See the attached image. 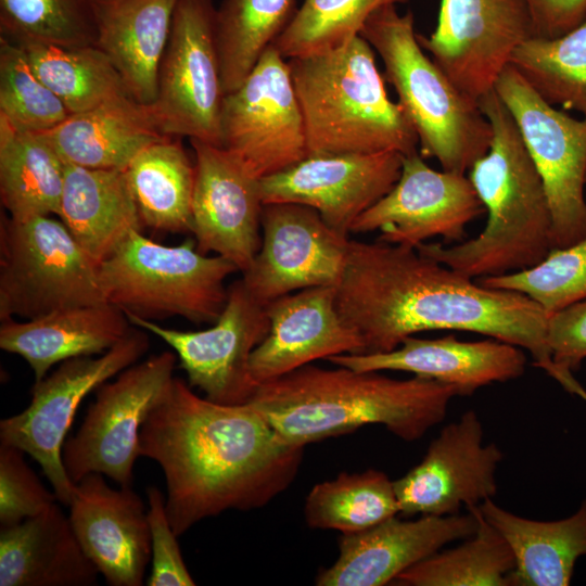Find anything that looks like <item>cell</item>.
Listing matches in <instances>:
<instances>
[{"label": "cell", "mask_w": 586, "mask_h": 586, "mask_svg": "<svg viewBox=\"0 0 586 586\" xmlns=\"http://www.w3.org/2000/svg\"><path fill=\"white\" fill-rule=\"evenodd\" d=\"M266 310L270 330L250 359L257 385L317 359L365 353L362 337L337 308L335 286L286 294L267 304Z\"/></svg>", "instance_id": "cell-23"}, {"label": "cell", "mask_w": 586, "mask_h": 586, "mask_svg": "<svg viewBox=\"0 0 586 586\" xmlns=\"http://www.w3.org/2000/svg\"><path fill=\"white\" fill-rule=\"evenodd\" d=\"M309 155L418 152V137L385 90L374 50L360 35L319 54L289 59Z\"/></svg>", "instance_id": "cell-5"}, {"label": "cell", "mask_w": 586, "mask_h": 586, "mask_svg": "<svg viewBox=\"0 0 586 586\" xmlns=\"http://www.w3.org/2000/svg\"><path fill=\"white\" fill-rule=\"evenodd\" d=\"M546 339L553 365L549 375L577 370L586 358V300L550 315Z\"/></svg>", "instance_id": "cell-44"}, {"label": "cell", "mask_w": 586, "mask_h": 586, "mask_svg": "<svg viewBox=\"0 0 586 586\" xmlns=\"http://www.w3.org/2000/svg\"><path fill=\"white\" fill-rule=\"evenodd\" d=\"M131 326L143 329L170 346L191 387L224 405L249 403L257 384L250 370L254 349L270 330L266 306L256 301L242 279L228 286L226 305L213 326L181 331L126 314Z\"/></svg>", "instance_id": "cell-14"}, {"label": "cell", "mask_w": 586, "mask_h": 586, "mask_svg": "<svg viewBox=\"0 0 586 586\" xmlns=\"http://www.w3.org/2000/svg\"><path fill=\"white\" fill-rule=\"evenodd\" d=\"M55 501L0 531V586H92L99 571Z\"/></svg>", "instance_id": "cell-27"}, {"label": "cell", "mask_w": 586, "mask_h": 586, "mask_svg": "<svg viewBox=\"0 0 586 586\" xmlns=\"http://www.w3.org/2000/svg\"><path fill=\"white\" fill-rule=\"evenodd\" d=\"M225 97L212 0H178L150 104L165 136L220 146Z\"/></svg>", "instance_id": "cell-11"}, {"label": "cell", "mask_w": 586, "mask_h": 586, "mask_svg": "<svg viewBox=\"0 0 586 586\" xmlns=\"http://www.w3.org/2000/svg\"><path fill=\"white\" fill-rule=\"evenodd\" d=\"M239 271L219 255L201 253L195 240L164 245L131 231L98 268L105 301L148 320L179 316L214 323L228 296L226 279Z\"/></svg>", "instance_id": "cell-7"}, {"label": "cell", "mask_w": 586, "mask_h": 586, "mask_svg": "<svg viewBox=\"0 0 586 586\" xmlns=\"http://www.w3.org/2000/svg\"><path fill=\"white\" fill-rule=\"evenodd\" d=\"M139 440L141 457L163 470L177 536L227 510L268 505L292 484L304 455L250 402H212L178 377L148 415Z\"/></svg>", "instance_id": "cell-1"}, {"label": "cell", "mask_w": 586, "mask_h": 586, "mask_svg": "<svg viewBox=\"0 0 586 586\" xmlns=\"http://www.w3.org/2000/svg\"><path fill=\"white\" fill-rule=\"evenodd\" d=\"M58 216L98 266L131 231L144 228L125 173L116 169L65 163Z\"/></svg>", "instance_id": "cell-29"}, {"label": "cell", "mask_w": 586, "mask_h": 586, "mask_svg": "<svg viewBox=\"0 0 586 586\" xmlns=\"http://www.w3.org/2000/svg\"><path fill=\"white\" fill-rule=\"evenodd\" d=\"M495 92L512 115L542 178L552 218V249L586 235V117L545 101L509 64Z\"/></svg>", "instance_id": "cell-13"}, {"label": "cell", "mask_w": 586, "mask_h": 586, "mask_svg": "<svg viewBox=\"0 0 586 586\" xmlns=\"http://www.w3.org/2000/svg\"><path fill=\"white\" fill-rule=\"evenodd\" d=\"M69 522L84 552L111 586H141L151 560L148 509L131 486L110 487L101 473L75 485Z\"/></svg>", "instance_id": "cell-22"}, {"label": "cell", "mask_w": 586, "mask_h": 586, "mask_svg": "<svg viewBox=\"0 0 586 586\" xmlns=\"http://www.w3.org/2000/svg\"><path fill=\"white\" fill-rule=\"evenodd\" d=\"M351 240L328 226L314 208L297 203H267L262 213V243L241 278L263 305L316 286H336Z\"/></svg>", "instance_id": "cell-16"}, {"label": "cell", "mask_w": 586, "mask_h": 586, "mask_svg": "<svg viewBox=\"0 0 586 586\" xmlns=\"http://www.w3.org/2000/svg\"><path fill=\"white\" fill-rule=\"evenodd\" d=\"M398 152L315 154L260 179L264 204L297 203L317 211L324 222L348 234L356 219L397 182Z\"/></svg>", "instance_id": "cell-19"}, {"label": "cell", "mask_w": 586, "mask_h": 586, "mask_svg": "<svg viewBox=\"0 0 586 586\" xmlns=\"http://www.w3.org/2000/svg\"><path fill=\"white\" fill-rule=\"evenodd\" d=\"M178 0H93L94 46L110 60L129 94L150 105Z\"/></svg>", "instance_id": "cell-26"}, {"label": "cell", "mask_w": 586, "mask_h": 586, "mask_svg": "<svg viewBox=\"0 0 586 586\" xmlns=\"http://www.w3.org/2000/svg\"><path fill=\"white\" fill-rule=\"evenodd\" d=\"M477 507L467 514L421 515L416 520L387 519L368 530L342 534L339 557L321 570L318 586H383L444 546L473 535Z\"/></svg>", "instance_id": "cell-21"}, {"label": "cell", "mask_w": 586, "mask_h": 586, "mask_svg": "<svg viewBox=\"0 0 586 586\" xmlns=\"http://www.w3.org/2000/svg\"><path fill=\"white\" fill-rule=\"evenodd\" d=\"M65 162L43 133L17 130L0 116V196L15 220L59 214Z\"/></svg>", "instance_id": "cell-31"}, {"label": "cell", "mask_w": 586, "mask_h": 586, "mask_svg": "<svg viewBox=\"0 0 586 586\" xmlns=\"http://www.w3.org/2000/svg\"><path fill=\"white\" fill-rule=\"evenodd\" d=\"M194 152L192 233L198 250L225 257L243 272L262 243L260 179L224 148L190 140Z\"/></svg>", "instance_id": "cell-20"}, {"label": "cell", "mask_w": 586, "mask_h": 586, "mask_svg": "<svg viewBox=\"0 0 586 586\" xmlns=\"http://www.w3.org/2000/svg\"><path fill=\"white\" fill-rule=\"evenodd\" d=\"M0 28L14 43L94 46L93 0H0Z\"/></svg>", "instance_id": "cell-39"}, {"label": "cell", "mask_w": 586, "mask_h": 586, "mask_svg": "<svg viewBox=\"0 0 586 586\" xmlns=\"http://www.w3.org/2000/svg\"><path fill=\"white\" fill-rule=\"evenodd\" d=\"M408 0H304L272 43L286 59L334 50L360 34L369 17Z\"/></svg>", "instance_id": "cell-38"}, {"label": "cell", "mask_w": 586, "mask_h": 586, "mask_svg": "<svg viewBox=\"0 0 586 586\" xmlns=\"http://www.w3.org/2000/svg\"><path fill=\"white\" fill-rule=\"evenodd\" d=\"M71 115L61 99L36 75L24 50L0 39V116L17 130L44 133Z\"/></svg>", "instance_id": "cell-40"}, {"label": "cell", "mask_w": 586, "mask_h": 586, "mask_svg": "<svg viewBox=\"0 0 586 586\" xmlns=\"http://www.w3.org/2000/svg\"><path fill=\"white\" fill-rule=\"evenodd\" d=\"M534 37L558 38L586 21V0H525Z\"/></svg>", "instance_id": "cell-45"}, {"label": "cell", "mask_w": 586, "mask_h": 586, "mask_svg": "<svg viewBox=\"0 0 586 586\" xmlns=\"http://www.w3.org/2000/svg\"><path fill=\"white\" fill-rule=\"evenodd\" d=\"M479 105L493 137L468 178L487 213L486 225L474 239L451 246L424 242L416 247L471 279L531 268L553 247L548 198L512 115L495 90Z\"/></svg>", "instance_id": "cell-4"}, {"label": "cell", "mask_w": 586, "mask_h": 586, "mask_svg": "<svg viewBox=\"0 0 586 586\" xmlns=\"http://www.w3.org/2000/svg\"><path fill=\"white\" fill-rule=\"evenodd\" d=\"M43 135L67 164L116 170H125L140 151L168 137L160 130L150 105L130 95L71 114Z\"/></svg>", "instance_id": "cell-28"}, {"label": "cell", "mask_w": 586, "mask_h": 586, "mask_svg": "<svg viewBox=\"0 0 586 586\" xmlns=\"http://www.w3.org/2000/svg\"><path fill=\"white\" fill-rule=\"evenodd\" d=\"M220 146L258 179L280 173L309 155L289 62L273 44L265 50L242 84L225 94Z\"/></svg>", "instance_id": "cell-12"}, {"label": "cell", "mask_w": 586, "mask_h": 586, "mask_svg": "<svg viewBox=\"0 0 586 586\" xmlns=\"http://www.w3.org/2000/svg\"><path fill=\"white\" fill-rule=\"evenodd\" d=\"M399 513L394 481L382 471L342 472L308 493L304 517L311 528L342 534L368 530Z\"/></svg>", "instance_id": "cell-34"}, {"label": "cell", "mask_w": 586, "mask_h": 586, "mask_svg": "<svg viewBox=\"0 0 586 586\" xmlns=\"http://www.w3.org/2000/svg\"><path fill=\"white\" fill-rule=\"evenodd\" d=\"M143 329L128 332L98 357L67 359L56 370L35 382L29 405L0 421V443L22 449L40 464L60 504L69 506L75 483L62 461L66 435L84 398L100 385L136 364L149 349Z\"/></svg>", "instance_id": "cell-9"}, {"label": "cell", "mask_w": 586, "mask_h": 586, "mask_svg": "<svg viewBox=\"0 0 586 586\" xmlns=\"http://www.w3.org/2000/svg\"><path fill=\"white\" fill-rule=\"evenodd\" d=\"M295 11V0L220 1L216 39L225 94L242 84Z\"/></svg>", "instance_id": "cell-35"}, {"label": "cell", "mask_w": 586, "mask_h": 586, "mask_svg": "<svg viewBox=\"0 0 586 586\" xmlns=\"http://www.w3.org/2000/svg\"><path fill=\"white\" fill-rule=\"evenodd\" d=\"M148 521L151 536V574L149 586H193L191 576L167 515L166 498L155 486L146 488Z\"/></svg>", "instance_id": "cell-43"}, {"label": "cell", "mask_w": 586, "mask_h": 586, "mask_svg": "<svg viewBox=\"0 0 586 586\" xmlns=\"http://www.w3.org/2000/svg\"><path fill=\"white\" fill-rule=\"evenodd\" d=\"M456 387L415 375L306 365L257 386L254 405L289 444L305 447L370 425L412 442L441 423Z\"/></svg>", "instance_id": "cell-3"}, {"label": "cell", "mask_w": 586, "mask_h": 586, "mask_svg": "<svg viewBox=\"0 0 586 586\" xmlns=\"http://www.w3.org/2000/svg\"><path fill=\"white\" fill-rule=\"evenodd\" d=\"M510 65L549 104L586 117V21L558 38L527 39Z\"/></svg>", "instance_id": "cell-37"}, {"label": "cell", "mask_w": 586, "mask_h": 586, "mask_svg": "<svg viewBox=\"0 0 586 586\" xmlns=\"http://www.w3.org/2000/svg\"><path fill=\"white\" fill-rule=\"evenodd\" d=\"M173 138L165 137L144 148L124 173L143 227L192 233L194 163Z\"/></svg>", "instance_id": "cell-32"}, {"label": "cell", "mask_w": 586, "mask_h": 586, "mask_svg": "<svg viewBox=\"0 0 586 586\" xmlns=\"http://www.w3.org/2000/svg\"><path fill=\"white\" fill-rule=\"evenodd\" d=\"M16 44L24 50L36 75L61 99L71 114L130 95L118 72L95 46Z\"/></svg>", "instance_id": "cell-33"}, {"label": "cell", "mask_w": 586, "mask_h": 586, "mask_svg": "<svg viewBox=\"0 0 586 586\" xmlns=\"http://www.w3.org/2000/svg\"><path fill=\"white\" fill-rule=\"evenodd\" d=\"M380 55L384 79L395 89L413 127L419 153L442 169L467 174L488 151L493 132L477 102L467 97L419 43L411 11H375L359 34Z\"/></svg>", "instance_id": "cell-6"}, {"label": "cell", "mask_w": 586, "mask_h": 586, "mask_svg": "<svg viewBox=\"0 0 586 586\" xmlns=\"http://www.w3.org/2000/svg\"><path fill=\"white\" fill-rule=\"evenodd\" d=\"M482 517L508 543L514 569L510 586H568L578 558L586 556V500L569 518L537 521L517 515L486 499Z\"/></svg>", "instance_id": "cell-30"}, {"label": "cell", "mask_w": 586, "mask_h": 586, "mask_svg": "<svg viewBox=\"0 0 586 586\" xmlns=\"http://www.w3.org/2000/svg\"><path fill=\"white\" fill-rule=\"evenodd\" d=\"M484 211L466 174L435 170L417 152L403 157L397 182L351 232L379 230V241L413 249L434 237L461 242L466 226Z\"/></svg>", "instance_id": "cell-17"}, {"label": "cell", "mask_w": 586, "mask_h": 586, "mask_svg": "<svg viewBox=\"0 0 586 586\" xmlns=\"http://www.w3.org/2000/svg\"><path fill=\"white\" fill-rule=\"evenodd\" d=\"M562 386L568 392L579 396L586 402V390L577 382L574 375L569 377L563 383Z\"/></svg>", "instance_id": "cell-46"}, {"label": "cell", "mask_w": 586, "mask_h": 586, "mask_svg": "<svg viewBox=\"0 0 586 586\" xmlns=\"http://www.w3.org/2000/svg\"><path fill=\"white\" fill-rule=\"evenodd\" d=\"M342 317L365 353L388 352L422 331L479 333L530 352L534 366L552 368L546 311L528 296L491 289L417 249L351 240L335 286Z\"/></svg>", "instance_id": "cell-2"}, {"label": "cell", "mask_w": 586, "mask_h": 586, "mask_svg": "<svg viewBox=\"0 0 586 586\" xmlns=\"http://www.w3.org/2000/svg\"><path fill=\"white\" fill-rule=\"evenodd\" d=\"M502 458L495 443L483 444L476 412L466 411L441 430L417 466L394 481L399 513L451 515L493 499Z\"/></svg>", "instance_id": "cell-18"}, {"label": "cell", "mask_w": 586, "mask_h": 586, "mask_svg": "<svg viewBox=\"0 0 586 586\" xmlns=\"http://www.w3.org/2000/svg\"><path fill=\"white\" fill-rule=\"evenodd\" d=\"M177 360L169 351L152 355L95 390L82 423L62 448L72 482L101 473L122 487L132 485L133 466L141 457V425L174 379Z\"/></svg>", "instance_id": "cell-10"}, {"label": "cell", "mask_w": 586, "mask_h": 586, "mask_svg": "<svg viewBox=\"0 0 586 586\" xmlns=\"http://www.w3.org/2000/svg\"><path fill=\"white\" fill-rule=\"evenodd\" d=\"M98 268L61 219L2 215L0 320L106 302Z\"/></svg>", "instance_id": "cell-8"}, {"label": "cell", "mask_w": 586, "mask_h": 586, "mask_svg": "<svg viewBox=\"0 0 586 586\" xmlns=\"http://www.w3.org/2000/svg\"><path fill=\"white\" fill-rule=\"evenodd\" d=\"M25 453L0 443V526L9 527L58 501L24 459Z\"/></svg>", "instance_id": "cell-42"}, {"label": "cell", "mask_w": 586, "mask_h": 586, "mask_svg": "<svg viewBox=\"0 0 586 586\" xmlns=\"http://www.w3.org/2000/svg\"><path fill=\"white\" fill-rule=\"evenodd\" d=\"M479 507V506H477ZM475 533L400 573V586H510L515 562L505 538L481 514Z\"/></svg>", "instance_id": "cell-36"}, {"label": "cell", "mask_w": 586, "mask_h": 586, "mask_svg": "<svg viewBox=\"0 0 586 586\" xmlns=\"http://www.w3.org/2000/svg\"><path fill=\"white\" fill-rule=\"evenodd\" d=\"M476 281L491 289L522 293L550 316L586 300V235L566 247L551 249L531 268Z\"/></svg>", "instance_id": "cell-41"}, {"label": "cell", "mask_w": 586, "mask_h": 586, "mask_svg": "<svg viewBox=\"0 0 586 586\" xmlns=\"http://www.w3.org/2000/svg\"><path fill=\"white\" fill-rule=\"evenodd\" d=\"M130 330L129 319L118 307L107 302L80 305L23 321L2 320L0 348L25 359L38 382L54 365L104 354Z\"/></svg>", "instance_id": "cell-25"}, {"label": "cell", "mask_w": 586, "mask_h": 586, "mask_svg": "<svg viewBox=\"0 0 586 586\" xmlns=\"http://www.w3.org/2000/svg\"><path fill=\"white\" fill-rule=\"evenodd\" d=\"M534 37L525 0H441L437 24L421 47L470 99L494 90L514 50Z\"/></svg>", "instance_id": "cell-15"}, {"label": "cell", "mask_w": 586, "mask_h": 586, "mask_svg": "<svg viewBox=\"0 0 586 586\" xmlns=\"http://www.w3.org/2000/svg\"><path fill=\"white\" fill-rule=\"evenodd\" d=\"M327 360L357 371L410 372L451 385L460 396L471 395L494 382L517 379L526 365L519 346L496 339L464 342L454 335L440 339L411 335L388 352L342 354Z\"/></svg>", "instance_id": "cell-24"}]
</instances>
